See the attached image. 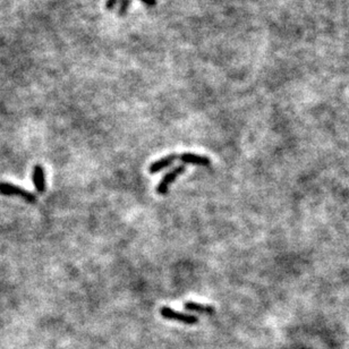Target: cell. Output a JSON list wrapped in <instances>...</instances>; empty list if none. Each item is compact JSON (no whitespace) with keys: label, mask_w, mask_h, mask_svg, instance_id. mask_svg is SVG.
I'll list each match as a JSON object with an SVG mask.
<instances>
[{"label":"cell","mask_w":349,"mask_h":349,"mask_svg":"<svg viewBox=\"0 0 349 349\" xmlns=\"http://www.w3.org/2000/svg\"><path fill=\"white\" fill-rule=\"evenodd\" d=\"M184 171H185L184 166H177L173 170H170L169 173H167L164 177H162L159 185H158V187H157L158 194H160V195L167 194V192H168V189H169V186L173 184L174 181L178 178V176L180 174H183Z\"/></svg>","instance_id":"3"},{"label":"cell","mask_w":349,"mask_h":349,"mask_svg":"<svg viewBox=\"0 0 349 349\" xmlns=\"http://www.w3.org/2000/svg\"><path fill=\"white\" fill-rule=\"evenodd\" d=\"M185 309L189 311V312H198V313H205V314H213L214 308L212 306L209 305H202L194 302H187L185 303Z\"/></svg>","instance_id":"7"},{"label":"cell","mask_w":349,"mask_h":349,"mask_svg":"<svg viewBox=\"0 0 349 349\" xmlns=\"http://www.w3.org/2000/svg\"><path fill=\"white\" fill-rule=\"evenodd\" d=\"M0 194L6 195V197H18L28 203H34L36 201L35 194L9 183H0Z\"/></svg>","instance_id":"1"},{"label":"cell","mask_w":349,"mask_h":349,"mask_svg":"<svg viewBox=\"0 0 349 349\" xmlns=\"http://www.w3.org/2000/svg\"><path fill=\"white\" fill-rule=\"evenodd\" d=\"M140 2L147 5V6H156L157 5V0H140Z\"/></svg>","instance_id":"10"},{"label":"cell","mask_w":349,"mask_h":349,"mask_svg":"<svg viewBox=\"0 0 349 349\" xmlns=\"http://www.w3.org/2000/svg\"><path fill=\"white\" fill-rule=\"evenodd\" d=\"M160 313L162 315V318L174 320V321H178L185 324H197L199 322V319L197 317H194V315L178 312V311H175L170 307H162Z\"/></svg>","instance_id":"2"},{"label":"cell","mask_w":349,"mask_h":349,"mask_svg":"<svg viewBox=\"0 0 349 349\" xmlns=\"http://www.w3.org/2000/svg\"><path fill=\"white\" fill-rule=\"evenodd\" d=\"M33 184L37 193H45L47 185H46V176L45 170L41 165H36L33 169Z\"/></svg>","instance_id":"4"},{"label":"cell","mask_w":349,"mask_h":349,"mask_svg":"<svg viewBox=\"0 0 349 349\" xmlns=\"http://www.w3.org/2000/svg\"><path fill=\"white\" fill-rule=\"evenodd\" d=\"M117 4H118V0H107L106 7L107 9H110V11H111V9H113Z\"/></svg>","instance_id":"9"},{"label":"cell","mask_w":349,"mask_h":349,"mask_svg":"<svg viewBox=\"0 0 349 349\" xmlns=\"http://www.w3.org/2000/svg\"><path fill=\"white\" fill-rule=\"evenodd\" d=\"M130 3L131 0H122L121 4H119V8H118V14L121 16H124L128 11V7H130Z\"/></svg>","instance_id":"8"},{"label":"cell","mask_w":349,"mask_h":349,"mask_svg":"<svg viewBox=\"0 0 349 349\" xmlns=\"http://www.w3.org/2000/svg\"><path fill=\"white\" fill-rule=\"evenodd\" d=\"M179 159L183 161L184 164L187 165H195L202 167H208L211 165V160H210L208 157L199 156L195 154V153H184V154L180 156Z\"/></svg>","instance_id":"5"},{"label":"cell","mask_w":349,"mask_h":349,"mask_svg":"<svg viewBox=\"0 0 349 349\" xmlns=\"http://www.w3.org/2000/svg\"><path fill=\"white\" fill-rule=\"evenodd\" d=\"M177 158L178 157H177L176 154H170V156H167L165 158H161L160 160H158L156 162H153L149 168L150 174H157L161 170L168 168V167H170L177 160Z\"/></svg>","instance_id":"6"}]
</instances>
